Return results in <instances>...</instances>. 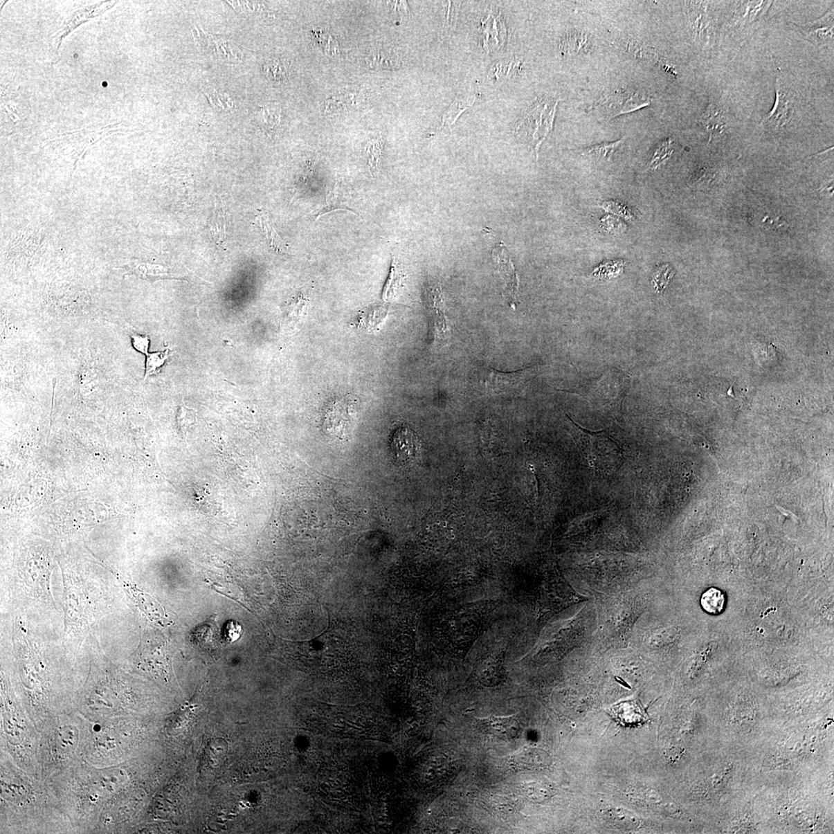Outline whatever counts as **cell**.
<instances>
[{"instance_id": "cell-1", "label": "cell", "mask_w": 834, "mask_h": 834, "mask_svg": "<svg viewBox=\"0 0 834 834\" xmlns=\"http://www.w3.org/2000/svg\"><path fill=\"white\" fill-rule=\"evenodd\" d=\"M572 435L589 464L597 471L613 472L622 468L624 457L622 446L605 430L591 431L573 421Z\"/></svg>"}, {"instance_id": "cell-2", "label": "cell", "mask_w": 834, "mask_h": 834, "mask_svg": "<svg viewBox=\"0 0 834 834\" xmlns=\"http://www.w3.org/2000/svg\"><path fill=\"white\" fill-rule=\"evenodd\" d=\"M426 306L430 316V338L432 344L444 345L450 336L451 328L446 314L445 296L442 285L431 284L426 290Z\"/></svg>"}, {"instance_id": "cell-3", "label": "cell", "mask_w": 834, "mask_h": 834, "mask_svg": "<svg viewBox=\"0 0 834 834\" xmlns=\"http://www.w3.org/2000/svg\"><path fill=\"white\" fill-rule=\"evenodd\" d=\"M651 98L640 92L616 91L600 99L597 108L608 118L635 111L651 105Z\"/></svg>"}, {"instance_id": "cell-4", "label": "cell", "mask_w": 834, "mask_h": 834, "mask_svg": "<svg viewBox=\"0 0 834 834\" xmlns=\"http://www.w3.org/2000/svg\"><path fill=\"white\" fill-rule=\"evenodd\" d=\"M531 372L532 368L503 372L489 367L480 377V383L484 385L487 390L498 395L520 392L528 381Z\"/></svg>"}, {"instance_id": "cell-5", "label": "cell", "mask_w": 834, "mask_h": 834, "mask_svg": "<svg viewBox=\"0 0 834 834\" xmlns=\"http://www.w3.org/2000/svg\"><path fill=\"white\" fill-rule=\"evenodd\" d=\"M496 271L502 284V296L513 309H516L519 289V277L508 252L503 244H499L491 251Z\"/></svg>"}, {"instance_id": "cell-6", "label": "cell", "mask_w": 834, "mask_h": 834, "mask_svg": "<svg viewBox=\"0 0 834 834\" xmlns=\"http://www.w3.org/2000/svg\"><path fill=\"white\" fill-rule=\"evenodd\" d=\"M557 102H543L537 105L535 109L530 111L526 119L527 136L532 138L530 144L534 145L537 152L540 145L543 142L547 135L552 129L554 117L556 110Z\"/></svg>"}, {"instance_id": "cell-7", "label": "cell", "mask_w": 834, "mask_h": 834, "mask_svg": "<svg viewBox=\"0 0 834 834\" xmlns=\"http://www.w3.org/2000/svg\"><path fill=\"white\" fill-rule=\"evenodd\" d=\"M192 30L199 46L209 56L228 63L242 62L243 53L233 42L208 35L197 28Z\"/></svg>"}, {"instance_id": "cell-8", "label": "cell", "mask_w": 834, "mask_h": 834, "mask_svg": "<svg viewBox=\"0 0 834 834\" xmlns=\"http://www.w3.org/2000/svg\"><path fill=\"white\" fill-rule=\"evenodd\" d=\"M125 586L139 610L145 613L151 622L162 626H170L172 624L168 613L156 599L148 593L138 589L134 585L125 583Z\"/></svg>"}, {"instance_id": "cell-9", "label": "cell", "mask_w": 834, "mask_h": 834, "mask_svg": "<svg viewBox=\"0 0 834 834\" xmlns=\"http://www.w3.org/2000/svg\"><path fill=\"white\" fill-rule=\"evenodd\" d=\"M776 102L772 111L763 120L762 123L774 126V128L782 129L788 125L794 113V105L788 94L785 91L783 86L779 82L778 77L776 81Z\"/></svg>"}, {"instance_id": "cell-10", "label": "cell", "mask_w": 834, "mask_h": 834, "mask_svg": "<svg viewBox=\"0 0 834 834\" xmlns=\"http://www.w3.org/2000/svg\"><path fill=\"white\" fill-rule=\"evenodd\" d=\"M807 39L815 46H822L829 44L833 39V10H831L822 17L813 22L804 24H795Z\"/></svg>"}, {"instance_id": "cell-11", "label": "cell", "mask_w": 834, "mask_h": 834, "mask_svg": "<svg viewBox=\"0 0 834 834\" xmlns=\"http://www.w3.org/2000/svg\"><path fill=\"white\" fill-rule=\"evenodd\" d=\"M685 5L696 39L700 42H708L713 32L708 4L705 2H686Z\"/></svg>"}, {"instance_id": "cell-12", "label": "cell", "mask_w": 834, "mask_h": 834, "mask_svg": "<svg viewBox=\"0 0 834 834\" xmlns=\"http://www.w3.org/2000/svg\"><path fill=\"white\" fill-rule=\"evenodd\" d=\"M116 3V2H100L77 11L68 21L64 24L61 30L57 33V35L53 37V38L57 39V55H58L60 46H61L63 39L66 36H68L72 30L83 23L89 21V19L102 15V13L111 8Z\"/></svg>"}, {"instance_id": "cell-13", "label": "cell", "mask_w": 834, "mask_h": 834, "mask_svg": "<svg viewBox=\"0 0 834 834\" xmlns=\"http://www.w3.org/2000/svg\"><path fill=\"white\" fill-rule=\"evenodd\" d=\"M392 448L398 458L407 462L413 459L419 450L418 439L409 428H399L393 435Z\"/></svg>"}, {"instance_id": "cell-14", "label": "cell", "mask_w": 834, "mask_h": 834, "mask_svg": "<svg viewBox=\"0 0 834 834\" xmlns=\"http://www.w3.org/2000/svg\"><path fill=\"white\" fill-rule=\"evenodd\" d=\"M772 2L745 1L738 2L734 15V21L739 26H746L756 23L768 10Z\"/></svg>"}, {"instance_id": "cell-15", "label": "cell", "mask_w": 834, "mask_h": 834, "mask_svg": "<svg viewBox=\"0 0 834 834\" xmlns=\"http://www.w3.org/2000/svg\"><path fill=\"white\" fill-rule=\"evenodd\" d=\"M610 715L624 725L644 724L647 718L646 713L639 702H627L613 707Z\"/></svg>"}, {"instance_id": "cell-16", "label": "cell", "mask_w": 834, "mask_h": 834, "mask_svg": "<svg viewBox=\"0 0 834 834\" xmlns=\"http://www.w3.org/2000/svg\"><path fill=\"white\" fill-rule=\"evenodd\" d=\"M210 235L217 246H221L226 239V221L221 198L216 197L209 223Z\"/></svg>"}, {"instance_id": "cell-17", "label": "cell", "mask_w": 834, "mask_h": 834, "mask_svg": "<svg viewBox=\"0 0 834 834\" xmlns=\"http://www.w3.org/2000/svg\"><path fill=\"white\" fill-rule=\"evenodd\" d=\"M699 122L709 133L710 141L713 138L723 134L726 128L723 110L712 102H710L707 107L703 115L700 116Z\"/></svg>"}, {"instance_id": "cell-18", "label": "cell", "mask_w": 834, "mask_h": 834, "mask_svg": "<svg viewBox=\"0 0 834 834\" xmlns=\"http://www.w3.org/2000/svg\"><path fill=\"white\" fill-rule=\"evenodd\" d=\"M404 279V275L401 266L399 265L397 258L392 256L390 271L382 293L383 302H392L395 301L399 293L401 292Z\"/></svg>"}, {"instance_id": "cell-19", "label": "cell", "mask_w": 834, "mask_h": 834, "mask_svg": "<svg viewBox=\"0 0 834 834\" xmlns=\"http://www.w3.org/2000/svg\"><path fill=\"white\" fill-rule=\"evenodd\" d=\"M371 68L395 69L400 64V57L396 49L377 48L372 49L366 57Z\"/></svg>"}, {"instance_id": "cell-20", "label": "cell", "mask_w": 834, "mask_h": 834, "mask_svg": "<svg viewBox=\"0 0 834 834\" xmlns=\"http://www.w3.org/2000/svg\"><path fill=\"white\" fill-rule=\"evenodd\" d=\"M489 733L500 738H515L518 732V723L515 717H493L483 720Z\"/></svg>"}, {"instance_id": "cell-21", "label": "cell", "mask_w": 834, "mask_h": 834, "mask_svg": "<svg viewBox=\"0 0 834 834\" xmlns=\"http://www.w3.org/2000/svg\"><path fill=\"white\" fill-rule=\"evenodd\" d=\"M349 199L346 197L345 190L338 183L332 186L326 192L325 203L322 210L318 213L317 218L322 217L326 213L337 210L353 211L348 205Z\"/></svg>"}, {"instance_id": "cell-22", "label": "cell", "mask_w": 834, "mask_h": 834, "mask_svg": "<svg viewBox=\"0 0 834 834\" xmlns=\"http://www.w3.org/2000/svg\"><path fill=\"white\" fill-rule=\"evenodd\" d=\"M257 219L266 242L271 248L280 253H289V246L279 236L270 217L266 213H261L257 216Z\"/></svg>"}, {"instance_id": "cell-23", "label": "cell", "mask_w": 834, "mask_h": 834, "mask_svg": "<svg viewBox=\"0 0 834 834\" xmlns=\"http://www.w3.org/2000/svg\"><path fill=\"white\" fill-rule=\"evenodd\" d=\"M514 763L525 768H538L550 765L551 759L548 754L543 750L528 749L519 752L514 758Z\"/></svg>"}, {"instance_id": "cell-24", "label": "cell", "mask_w": 834, "mask_h": 834, "mask_svg": "<svg viewBox=\"0 0 834 834\" xmlns=\"http://www.w3.org/2000/svg\"><path fill=\"white\" fill-rule=\"evenodd\" d=\"M725 602L724 592L714 587L706 590L700 597V606L702 609L711 615L722 613L725 610Z\"/></svg>"}, {"instance_id": "cell-25", "label": "cell", "mask_w": 834, "mask_h": 834, "mask_svg": "<svg viewBox=\"0 0 834 834\" xmlns=\"http://www.w3.org/2000/svg\"><path fill=\"white\" fill-rule=\"evenodd\" d=\"M477 98L476 95L457 98L446 111L442 120V129L448 128L457 121L458 117L473 103Z\"/></svg>"}, {"instance_id": "cell-26", "label": "cell", "mask_w": 834, "mask_h": 834, "mask_svg": "<svg viewBox=\"0 0 834 834\" xmlns=\"http://www.w3.org/2000/svg\"><path fill=\"white\" fill-rule=\"evenodd\" d=\"M607 822L624 830H632L639 825V819L632 813L622 809H613L604 814Z\"/></svg>"}, {"instance_id": "cell-27", "label": "cell", "mask_w": 834, "mask_h": 834, "mask_svg": "<svg viewBox=\"0 0 834 834\" xmlns=\"http://www.w3.org/2000/svg\"><path fill=\"white\" fill-rule=\"evenodd\" d=\"M623 138L619 141L610 143H603L597 145H592L589 148L583 149L580 151L581 155L586 157H590L596 160H604V161H610L613 158L616 151L624 143Z\"/></svg>"}, {"instance_id": "cell-28", "label": "cell", "mask_w": 834, "mask_h": 834, "mask_svg": "<svg viewBox=\"0 0 834 834\" xmlns=\"http://www.w3.org/2000/svg\"><path fill=\"white\" fill-rule=\"evenodd\" d=\"M264 72L269 81L282 82L289 77L290 66L281 58H272L264 66Z\"/></svg>"}, {"instance_id": "cell-29", "label": "cell", "mask_w": 834, "mask_h": 834, "mask_svg": "<svg viewBox=\"0 0 834 834\" xmlns=\"http://www.w3.org/2000/svg\"><path fill=\"white\" fill-rule=\"evenodd\" d=\"M589 39L586 33L574 32L565 37L561 48L565 55H577L588 48Z\"/></svg>"}, {"instance_id": "cell-30", "label": "cell", "mask_w": 834, "mask_h": 834, "mask_svg": "<svg viewBox=\"0 0 834 834\" xmlns=\"http://www.w3.org/2000/svg\"><path fill=\"white\" fill-rule=\"evenodd\" d=\"M383 141L380 138H372L365 145V158L370 174L376 177L379 173L380 160L383 155Z\"/></svg>"}, {"instance_id": "cell-31", "label": "cell", "mask_w": 834, "mask_h": 834, "mask_svg": "<svg viewBox=\"0 0 834 834\" xmlns=\"http://www.w3.org/2000/svg\"><path fill=\"white\" fill-rule=\"evenodd\" d=\"M309 301L307 297L303 293L293 299L290 304L287 307L286 315L284 321L288 324L296 325L300 319H302L304 314L308 308Z\"/></svg>"}, {"instance_id": "cell-32", "label": "cell", "mask_w": 834, "mask_h": 834, "mask_svg": "<svg viewBox=\"0 0 834 834\" xmlns=\"http://www.w3.org/2000/svg\"><path fill=\"white\" fill-rule=\"evenodd\" d=\"M171 355L172 352L170 350L163 352L149 353V355L146 356L144 379L145 380L152 375H157L160 369L162 368Z\"/></svg>"}, {"instance_id": "cell-33", "label": "cell", "mask_w": 834, "mask_h": 834, "mask_svg": "<svg viewBox=\"0 0 834 834\" xmlns=\"http://www.w3.org/2000/svg\"><path fill=\"white\" fill-rule=\"evenodd\" d=\"M136 273L139 277L147 280L172 278L168 271L160 266L140 265L136 269Z\"/></svg>"}, {"instance_id": "cell-34", "label": "cell", "mask_w": 834, "mask_h": 834, "mask_svg": "<svg viewBox=\"0 0 834 834\" xmlns=\"http://www.w3.org/2000/svg\"><path fill=\"white\" fill-rule=\"evenodd\" d=\"M672 152L671 140H667L662 145H660L649 163V169L653 170L658 169L660 165H662L669 158Z\"/></svg>"}, {"instance_id": "cell-35", "label": "cell", "mask_w": 834, "mask_h": 834, "mask_svg": "<svg viewBox=\"0 0 834 834\" xmlns=\"http://www.w3.org/2000/svg\"><path fill=\"white\" fill-rule=\"evenodd\" d=\"M673 275V271L669 265L662 266L653 273L652 283L658 292L662 291L666 288Z\"/></svg>"}, {"instance_id": "cell-36", "label": "cell", "mask_w": 834, "mask_h": 834, "mask_svg": "<svg viewBox=\"0 0 834 834\" xmlns=\"http://www.w3.org/2000/svg\"><path fill=\"white\" fill-rule=\"evenodd\" d=\"M79 383L82 390L91 392L96 388L98 378L96 373L90 367L83 366L79 375Z\"/></svg>"}, {"instance_id": "cell-37", "label": "cell", "mask_w": 834, "mask_h": 834, "mask_svg": "<svg viewBox=\"0 0 834 834\" xmlns=\"http://www.w3.org/2000/svg\"><path fill=\"white\" fill-rule=\"evenodd\" d=\"M130 338L133 348L145 356L149 355L150 345V338L149 336L132 332L130 334Z\"/></svg>"}, {"instance_id": "cell-38", "label": "cell", "mask_w": 834, "mask_h": 834, "mask_svg": "<svg viewBox=\"0 0 834 834\" xmlns=\"http://www.w3.org/2000/svg\"><path fill=\"white\" fill-rule=\"evenodd\" d=\"M525 792L526 796L533 800H543L550 797V792L545 787L538 784H530L525 787Z\"/></svg>"}, {"instance_id": "cell-39", "label": "cell", "mask_w": 834, "mask_h": 834, "mask_svg": "<svg viewBox=\"0 0 834 834\" xmlns=\"http://www.w3.org/2000/svg\"><path fill=\"white\" fill-rule=\"evenodd\" d=\"M196 420L195 413L192 410L186 409L185 407H182L179 412V424L183 432H185L190 426L194 424Z\"/></svg>"}, {"instance_id": "cell-40", "label": "cell", "mask_w": 834, "mask_h": 834, "mask_svg": "<svg viewBox=\"0 0 834 834\" xmlns=\"http://www.w3.org/2000/svg\"><path fill=\"white\" fill-rule=\"evenodd\" d=\"M269 109L270 108H265L264 109H262V119L264 120L263 124L264 125L271 126V128H273V126H277L279 123L278 120H277V115L278 114L277 113V110H272Z\"/></svg>"}, {"instance_id": "cell-41", "label": "cell", "mask_w": 834, "mask_h": 834, "mask_svg": "<svg viewBox=\"0 0 834 834\" xmlns=\"http://www.w3.org/2000/svg\"><path fill=\"white\" fill-rule=\"evenodd\" d=\"M658 64H659L660 68L662 69V70H663L667 73H669L670 75H672L676 78L678 76L677 70L675 68V66H673L672 64H669V62H667L662 58H658Z\"/></svg>"}]
</instances>
